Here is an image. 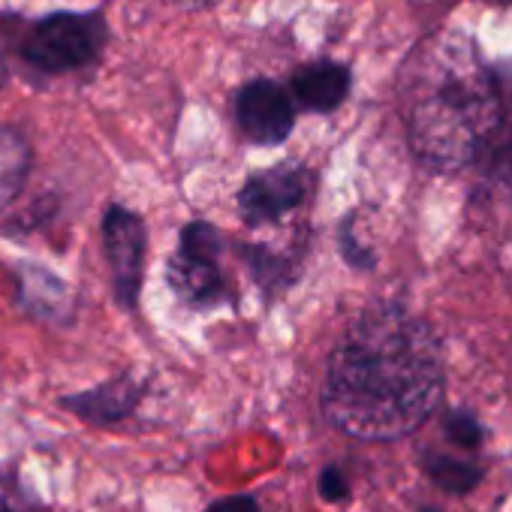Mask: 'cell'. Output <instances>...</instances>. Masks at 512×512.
Masks as SVG:
<instances>
[{
    "label": "cell",
    "mask_w": 512,
    "mask_h": 512,
    "mask_svg": "<svg viewBox=\"0 0 512 512\" xmlns=\"http://www.w3.org/2000/svg\"><path fill=\"white\" fill-rule=\"evenodd\" d=\"M308 190H311V175L305 166L281 163V166L263 169L241 184L235 196L238 214L247 226L278 223L281 217H287L305 202Z\"/></svg>",
    "instance_id": "8992f818"
},
{
    "label": "cell",
    "mask_w": 512,
    "mask_h": 512,
    "mask_svg": "<svg viewBox=\"0 0 512 512\" xmlns=\"http://www.w3.org/2000/svg\"><path fill=\"white\" fill-rule=\"evenodd\" d=\"M109 28L100 13H52L22 43V58L49 76L88 67L106 46Z\"/></svg>",
    "instance_id": "277c9868"
},
{
    "label": "cell",
    "mask_w": 512,
    "mask_h": 512,
    "mask_svg": "<svg viewBox=\"0 0 512 512\" xmlns=\"http://www.w3.org/2000/svg\"><path fill=\"white\" fill-rule=\"evenodd\" d=\"M443 350L434 329L404 305L362 311L335 344L320 410L335 431L365 443L401 440L437 410Z\"/></svg>",
    "instance_id": "6da1fadb"
},
{
    "label": "cell",
    "mask_w": 512,
    "mask_h": 512,
    "mask_svg": "<svg viewBox=\"0 0 512 512\" xmlns=\"http://www.w3.org/2000/svg\"><path fill=\"white\" fill-rule=\"evenodd\" d=\"M235 118L244 139L253 145H281L296 124V112L287 91L269 79H256L238 91Z\"/></svg>",
    "instance_id": "52a82bcc"
},
{
    "label": "cell",
    "mask_w": 512,
    "mask_h": 512,
    "mask_svg": "<svg viewBox=\"0 0 512 512\" xmlns=\"http://www.w3.org/2000/svg\"><path fill=\"white\" fill-rule=\"evenodd\" d=\"M142 392H145L142 383H136L133 377H115L97 389L64 398L61 404L94 425H112L136 410V404L142 401Z\"/></svg>",
    "instance_id": "ba28073f"
},
{
    "label": "cell",
    "mask_w": 512,
    "mask_h": 512,
    "mask_svg": "<svg viewBox=\"0 0 512 512\" xmlns=\"http://www.w3.org/2000/svg\"><path fill=\"white\" fill-rule=\"evenodd\" d=\"M0 512H16V506L10 503V497L4 491H0Z\"/></svg>",
    "instance_id": "ac0fdd59"
},
{
    "label": "cell",
    "mask_w": 512,
    "mask_h": 512,
    "mask_svg": "<svg viewBox=\"0 0 512 512\" xmlns=\"http://www.w3.org/2000/svg\"><path fill=\"white\" fill-rule=\"evenodd\" d=\"M422 470L431 476L434 485H440L446 494H470L479 482H482V467L467 461V458H458V455H446V452H437V449H425L422 452Z\"/></svg>",
    "instance_id": "7c38bea8"
},
{
    "label": "cell",
    "mask_w": 512,
    "mask_h": 512,
    "mask_svg": "<svg viewBox=\"0 0 512 512\" xmlns=\"http://www.w3.org/2000/svg\"><path fill=\"white\" fill-rule=\"evenodd\" d=\"M476 163L482 166V175H488L491 181L503 187H512V121L509 118L497 130V136L485 145Z\"/></svg>",
    "instance_id": "4fadbf2b"
},
{
    "label": "cell",
    "mask_w": 512,
    "mask_h": 512,
    "mask_svg": "<svg viewBox=\"0 0 512 512\" xmlns=\"http://www.w3.org/2000/svg\"><path fill=\"white\" fill-rule=\"evenodd\" d=\"M338 247H341V256L344 260L353 266V269H374V263H377V256L353 235V217H347L344 223H341V229H338Z\"/></svg>",
    "instance_id": "9a60e30c"
},
{
    "label": "cell",
    "mask_w": 512,
    "mask_h": 512,
    "mask_svg": "<svg viewBox=\"0 0 512 512\" xmlns=\"http://www.w3.org/2000/svg\"><path fill=\"white\" fill-rule=\"evenodd\" d=\"M443 434L467 452H473L485 443V428L470 410H446L443 413Z\"/></svg>",
    "instance_id": "5bb4252c"
},
{
    "label": "cell",
    "mask_w": 512,
    "mask_h": 512,
    "mask_svg": "<svg viewBox=\"0 0 512 512\" xmlns=\"http://www.w3.org/2000/svg\"><path fill=\"white\" fill-rule=\"evenodd\" d=\"M503 97L467 43H443L410 61V148L428 169L452 172L479 160L506 124Z\"/></svg>",
    "instance_id": "7a4b0ae2"
},
{
    "label": "cell",
    "mask_w": 512,
    "mask_h": 512,
    "mask_svg": "<svg viewBox=\"0 0 512 512\" xmlns=\"http://www.w3.org/2000/svg\"><path fill=\"white\" fill-rule=\"evenodd\" d=\"M238 256L244 260L256 287H260L266 296H281L284 290H290L299 281V272H302V260L293 250L272 247L269 241L238 244Z\"/></svg>",
    "instance_id": "9c48e42d"
},
{
    "label": "cell",
    "mask_w": 512,
    "mask_h": 512,
    "mask_svg": "<svg viewBox=\"0 0 512 512\" xmlns=\"http://www.w3.org/2000/svg\"><path fill=\"white\" fill-rule=\"evenodd\" d=\"M103 247L112 272L115 299L124 311H133L142 290L145 250H148L145 220L124 205H109L103 217Z\"/></svg>",
    "instance_id": "5b68a950"
},
{
    "label": "cell",
    "mask_w": 512,
    "mask_h": 512,
    "mask_svg": "<svg viewBox=\"0 0 512 512\" xmlns=\"http://www.w3.org/2000/svg\"><path fill=\"white\" fill-rule=\"evenodd\" d=\"M28 172H31L28 139L16 127L0 124V211L22 193Z\"/></svg>",
    "instance_id": "8fae6325"
},
{
    "label": "cell",
    "mask_w": 512,
    "mask_h": 512,
    "mask_svg": "<svg viewBox=\"0 0 512 512\" xmlns=\"http://www.w3.org/2000/svg\"><path fill=\"white\" fill-rule=\"evenodd\" d=\"M320 494H323V500H329V503H341V500H350V479H347V473L338 467V464H329V467H323V473H320Z\"/></svg>",
    "instance_id": "2e32d148"
},
{
    "label": "cell",
    "mask_w": 512,
    "mask_h": 512,
    "mask_svg": "<svg viewBox=\"0 0 512 512\" xmlns=\"http://www.w3.org/2000/svg\"><path fill=\"white\" fill-rule=\"evenodd\" d=\"M223 232L208 220H190L181 229L178 250L169 260V287L193 311L235 305V287L223 272Z\"/></svg>",
    "instance_id": "3957f363"
},
{
    "label": "cell",
    "mask_w": 512,
    "mask_h": 512,
    "mask_svg": "<svg viewBox=\"0 0 512 512\" xmlns=\"http://www.w3.org/2000/svg\"><path fill=\"white\" fill-rule=\"evenodd\" d=\"M350 70L335 61H317L293 76V97L308 112H332L347 100Z\"/></svg>",
    "instance_id": "30bf717a"
},
{
    "label": "cell",
    "mask_w": 512,
    "mask_h": 512,
    "mask_svg": "<svg viewBox=\"0 0 512 512\" xmlns=\"http://www.w3.org/2000/svg\"><path fill=\"white\" fill-rule=\"evenodd\" d=\"M205 512H260V503L250 494H232V497H220L214 503H208Z\"/></svg>",
    "instance_id": "e0dca14e"
}]
</instances>
